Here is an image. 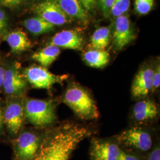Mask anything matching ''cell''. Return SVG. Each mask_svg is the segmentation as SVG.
Segmentation results:
<instances>
[{
    "label": "cell",
    "instance_id": "1",
    "mask_svg": "<svg viewBox=\"0 0 160 160\" xmlns=\"http://www.w3.org/2000/svg\"><path fill=\"white\" fill-rule=\"evenodd\" d=\"M90 135V131L86 128L65 125L42 140L32 160H69L78 145Z\"/></svg>",
    "mask_w": 160,
    "mask_h": 160
},
{
    "label": "cell",
    "instance_id": "2",
    "mask_svg": "<svg viewBox=\"0 0 160 160\" xmlns=\"http://www.w3.org/2000/svg\"><path fill=\"white\" fill-rule=\"evenodd\" d=\"M63 101L81 119H92L98 116V111L94 101L80 87L73 86L68 88L64 94Z\"/></svg>",
    "mask_w": 160,
    "mask_h": 160
},
{
    "label": "cell",
    "instance_id": "3",
    "mask_svg": "<svg viewBox=\"0 0 160 160\" xmlns=\"http://www.w3.org/2000/svg\"><path fill=\"white\" fill-rule=\"evenodd\" d=\"M24 113L30 123L39 127L48 126L56 119L54 104L44 100L28 99L24 105Z\"/></svg>",
    "mask_w": 160,
    "mask_h": 160
},
{
    "label": "cell",
    "instance_id": "4",
    "mask_svg": "<svg viewBox=\"0 0 160 160\" xmlns=\"http://www.w3.org/2000/svg\"><path fill=\"white\" fill-rule=\"evenodd\" d=\"M40 138L32 132L22 133L14 142L15 160H32L42 143Z\"/></svg>",
    "mask_w": 160,
    "mask_h": 160
},
{
    "label": "cell",
    "instance_id": "5",
    "mask_svg": "<svg viewBox=\"0 0 160 160\" xmlns=\"http://www.w3.org/2000/svg\"><path fill=\"white\" fill-rule=\"evenodd\" d=\"M118 140L120 144L141 152H147L152 148L151 135L139 128L123 132L118 137Z\"/></svg>",
    "mask_w": 160,
    "mask_h": 160
},
{
    "label": "cell",
    "instance_id": "6",
    "mask_svg": "<svg viewBox=\"0 0 160 160\" xmlns=\"http://www.w3.org/2000/svg\"><path fill=\"white\" fill-rule=\"evenodd\" d=\"M24 117V105L18 97H10L3 110L4 123L9 133L17 135L23 126Z\"/></svg>",
    "mask_w": 160,
    "mask_h": 160
},
{
    "label": "cell",
    "instance_id": "7",
    "mask_svg": "<svg viewBox=\"0 0 160 160\" xmlns=\"http://www.w3.org/2000/svg\"><path fill=\"white\" fill-rule=\"evenodd\" d=\"M34 12L38 16L55 26H62L72 22V18L62 11L55 0H44L37 4Z\"/></svg>",
    "mask_w": 160,
    "mask_h": 160
},
{
    "label": "cell",
    "instance_id": "8",
    "mask_svg": "<svg viewBox=\"0 0 160 160\" xmlns=\"http://www.w3.org/2000/svg\"><path fill=\"white\" fill-rule=\"evenodd\" d=\"M24 75L25 78L35 88H49L65 78V76L54 74L46 68L36 65L26 69Z\"/></svg>",
    "mask_w": 160,
    "mask_h": 160
},
{
    "label": "cell",
    "instance_id": "9",
    "mask_svg": "<svg viewBox=\"0 0 160 160\" xmlns=\"http://www.w3.org/2000/svg\"><path fill=\"white\" fill-rule=\"evenodd\" d=\"M135 32L131 22L126 15L116 18L113 32V42L116 49L120 51L135 39Z\"/></svg>",
    "mask_w": 160,
    "mask_h": 160
},
{
    "label": "cell",
    "instance_id": "10",
    "mask_svg": "<svg viewBox=\"0 0 160 160\" xmlns=\"http://www.w3.org/2000/svg\"><path fill=\"white\" fill-rule=\"evenodd\" d=\"M121 149L114 142L93 139L90 155L92 160H119Z\"/></svg>",
    "mask_w": 160,
    "mask_h": 160
},
{
    "label": "cell",
    "instance_id": "11",
    "mask_svg": "<svg viewBox=\"0 0 160 160\" xmlns=\"http://www.w3.org/2000/svg\"><path fill=\"white\" fill-rule=\"evenodd\" d=\"M26 82L16 67L6 69L2 90L10 97H19L26 88Z\"/></svg>",
    "mask_w": 160,
    "mask_h": 160
},
{
    "label": "cell",
    "instance_id": "12",
    "mask_svg": "<svg viewBox=\"0 0 160 160\" xmlns=\"http://www.w3.org/2000/svg\"><path fill=\"white\" fill-rule=\"evenodd\" d=\"M50 44L59 48L81 51L84 45V39L77 31L65 30L55 34L52 38Z\"/></svg>",
    "mask_w": 160,
    "mask_h": 160
},
{
    "label": "cell",
    "instance_id": "13",
    "mask_svg": "<svg viewBox=\"0 0 160 160\" xmlns=\"http://www.w3.org/2000/svg\"><path fill=\"white\" fill-rule=\"evenodd\" d=\"M154 71L150 68H144L138 72L132 86V94L133 97H144L152 90Z\"/></svg>",
    "mask_w": 160,
    "mask_h": 160
},
{
    "label": "cell",
    "instance_id": "14",
    "mask_svg": "<svg viewBox=\"0 0 160 160\" xmlns=\"http://www.w3.org/2000/svg\"><path fill=\"white\" fill-rule=\"evenodd\" d=\"M5 39L12 52L15 53L26 51L32 46V42L27 34L20 30L9 33L6 35Z\"/></svg>",
    "mask_w": 160,
    "mask_h": 160
},
{
    "label": "cell",
    "instance_id": "15",
    "mask_svg": "<svg viewBox=\"0 0 160 160\" xmlns=\"http://www.w3.org/2000/svg\"><path fill=\"white\" fill-rule=\"evenodd\" d=\"M67 15L72 18H77L82 22L88 20L87 12L84 9L78 0H55Z\"/></svg>",
    "mask_w": 160,
    "mask_h": 160
},
{
    "label": "cell",
    "instance_id": "16",
    "mask_svg": "<svg viewBox=\"0 0 160 160\" xmlns=\"http://www.w3.org/2000/svg\"><path fill=\"white\" fill-rule=\"evenodd\" d=\"M158 109L154 102L144 100L136 103L133 108V115L138 121H146L154 119L157 115Z\"/></svg>",
    "mask_w": 160,
    "mask_h": 160
},
{
    "label": "cell",
    "instance_id": "17",
    "mask_svg": "<svg viewBox=\"0 0 160 160\" xmlns=\"http://www.w3.org/2000/svg\"><path fill=\"white\" fill-rule=\"evenodd\" d=\"M61 49L59 47L49 45L32 55V59L40 63L42 67L47 68L50 66L59 57Z\"/></svg>",
    "mask_w": 160,
    "mask_h": 160
},
{
    "label": "cell",
    "instance_id": "18",
    "mask_svg": "<svg viewBox=\"0 0 160 160\" xmlns=\"http://www.w3.org/2000/svg\"><path fill=\"white\" fill-rule=\"evenodd\" d=\"M23 24L28 32L36 36L49 33L55 28V26L38 16L26 19Z\"/></svg>",
    "mask_w": 160,
    "mask_h": 160
},
{
    "label": "cell",
    "instance_id": "19",
    "mask_svg": "<svg viewBox=\"0 0 160 160\" xmlns=\"http://www.w3.org/2000/svg\"><path fill=\"white\" fill-rule=\"evenodd\" d=\"M83 59L90 67L102 68L109 63L110 55L105 50L93 49L86 52L83 55Z\"/></svg>",
    "mask_w": 160,
    "mask_h": 160
},
{
    "label": "cell",
    "instance_id": "20",
    "mask_svg": "<svg viewBox=\"0 0 160 160\" xmlns=\"http://www.w3.org/2000/svg\"><path fill=\"white\" fill-rule=\"evenodd\" d=\"M110 34L109 27H101L96 30L91 37L92 48L94 49L104 50L109 45Z\"/></svg>",
    "mask_w": 160,
    "mask_h": 160
},
{
    "label": "cell",
    "instance_id": "21",
    "mask_svg": "<svg viewBox=\"0 0 160 160\" xmlns=\"http://www.w3.org/2000/svg\"><path fill=\"white\" fill-rule=\"evenodd\" d=\"M130 4V0H115L112 8L111 15L115 18L125 15L129 10Z\"/></svg>",
    "mask_w": 160,
    "mask_h": 160
},
{
    "label": "cell",
    "instance_id": "22",
    "mask_svg": "<svg viewBox=\"0 0 160 160\" xmlns=\"http://www.w3.org/2000/svg\"><path fill=\"white\" fill-rule=\"evenodd\" d=\"M154 0H135V8L138 14L145 15L152 9Z\"/></svg>",
    "mask_w": 160,
    "mask_h": 160
},
{
    "label": "cell",
    "instance_id": "23",
    "mask_svg": "<svg viewBox=\"0 0 160 160\" xmlns=\"http://www.w3.org/2000/svg\"><path fill=\"white\" fill-rule=\"evenodd\" d=\"M115 0H97L103 15L105 17H108L111 15L112 8Z\"/></svg>",
    "mask_w": 160,
    "mask_h": 160
},
{
    "label": "cell",
    "instance_id": "24",
    "mask_svg": "<svg viewBox=\"0 0 160 160\" xmlns=\"http://www.w3.org/2000/svg\"><path fill=\"white\" fill-rule=\"evenodd\" d=\"M26 0H0V7L15 8L22 5Z\"/></svg>",
    "mask_w": 160,
    "mask_h": 160
},
{
    "label": "cell",
    "instance_id": "25",
    "mask_svg": "<svg viewBox=\"0 0 160 160\" xmlns=\"http://www.w3.org/2000/svg\"><path fill=\"white\" fill-rule=\"evenodd\" d=\"M144 160H160V148L159 145H156L152 148L145 155Z\"/></svg>",
    "mask_w": 160,
    "mask_h": 160
},
{
    "label": "cell",
    "instance_id": "26",
    "mask_svg": "<svg viewBox=\"0 0 160 160\" xmlns=\"http://www.w3.org/2000/svg\"><path fill=\"white\" fill-rule=\"evenodd\" d=\"M86 12H92L97 4V0H78Z\"/></svg>",
    "mask_w": 160,
    "mask_h": 160
},
{
    "label": "cell",
    "instance_id": "27",
    "mask_svg": "<svg viewBox=\"0 0 160 160\" xmlns=\"http://www.w3.org/2000/svg\"><path fill=\"white\" fill-rule=\"evenodd\" d=\"M8 18L6 13L2 10L0 9V34L5 31L8 26Z\"/></svg>",
    "mask_w": 160,
    "mask_h": 160
},
{
    "label": "cell",
    "instance_id": "28",
    "mask_svg": "<svg viewBox=\"0 0 160 160\" xmlns=\"http://www.w3.org/2000/svg\"><path fill=\"white\" fill-rule=\"evenodd\" d=\"M119 160H141V159L137 155L122 149Z\"/></svg>",
    "mask_w": 160,
    "mask_h": 160
},
{
    "label": "cell",
    "instance_id": "29",
    "mask_svg": "<svg viewBox=\"0 0 160 160\" xmlns=\"http://www.w3.org/2000/svg\"><path fill=\"white\" fill-rule=\"evenodd\" d=\"M160 68L158 65L155 70L154 71L152 78V90H155L160 87Z\"/></svg>",
    "mask_w": 160,
    "mask_h": 160
},
{
    "label": "cell",
    "instance_id": "30",
    "mask_svg": "<svg viewBox=\"0 0 160 160\" xmlns=\"http://www.w3.org/2000/svg\"><path fill=\"white\" fill-rule=\"evenodd\" d=\"M6 73V69L0 65V89L2 88L3 82L4 80V76Z\"/></svg>",
    "mask_w": 160,
    "mask_h": 160
},
{
    "label": "cell",
    "instance_id": "31",
    "mask_svg": "<svg viewBox=\"0 0 160 160\" xmlns=\"http://www.w3.org/2000/svg\"><path fill=\"white\" fill-rule=\"evenodd\" d=\"M4 118H3V109L0 104V133L3 131L4 127Z\"/></svg>",
    "mask_w": 160,
    "mask_h": 160
}]
</instances>
